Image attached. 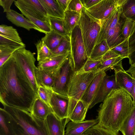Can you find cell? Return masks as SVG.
<instances>
[{"label": "cell", "mask_w": 135, "mask_h": 135, "mask_svg": "<svg viewBox=\"0 0 135 135\" xmlns=\"http://www.w3.org/2000/svg\"><path fill=\"white\" fill-rule=\"evenodd\" d=\"M128 39L124 40L122 42L110 49L118 54L124 58H128L129 55L128 47Z\"/></svg>", "instance_id": "b9f144b4"}, {"label": "cell", "mask_w": 135, "mask_h": 135, "mask_svg": "<svg viewBox=\"0 0 135 135\" xmlns=\"http://www.w3.org/2000/svg\"><path fill=\"white\" fill-rule=\"evenodd\" d=\"M117 86L127 91L131 96L133 86V78L124 69L114 70Z\"/></svg>", "instance_id": "ac0fdd59"}, {"label": "cell", "mask_w": 135, "mask_h": 135, "mask_svg": "<svg viewBox=\"0 0 135 135\" xmlns=\"http://www.w3.org/2000/svg\"></svg>", "instance_id": "f5cc1de1"}, {"label": "cell", "mask_w": 135, "mask_h": 135, "mask_svg": "<svg viewBox=\"0 0 135 135\" xmlns=\"http://www.w3.org/2000/svg\"><path fill=\"white\" fill-rule=\"evenodd\" d=\"M73 70L70 52L68 57L61 68L52 88L54 92L65 98H68L66 92L67 86Z\"/></svg>", "instance_id": "30bf717a"}, {"label": "cell", "mask_w": 135, "mask_h": 135, "mask_svg": "<svg viewBox=\"0 0 135 135\" xmlns=\"http://www.w3.org/2000/svg\"><path fill=\"white\" fill-rule=\"evenodd\" d=\"M119 131L123 135H135V105L122 123Z\"/></svg>", "instance_id": "603a6c76"}, {"label": "cell", "mask_w": 135, "mask_h": 135, "mask_svg": "<svg viewBox=\"0 0 135 135\" xmlns=\"http://www.w3.org/2000/svg\"><path fill=\"white\" fill-rule=\"evenodd\" d=\"M70 120L60 119L53 112L50 114L45 120L49 135H65V126Z\"/></svg>", "instance_id": "4fadbf2b"}, {"label": "cell", "mask_w": 135, "mask_h": 135, "mask_svg": "<svg viewBox=\"0 0 135 135\" xmlns=\"http://www.w3.org/2000/svg\"><path fill=\"white\" fill-rule=\"evenodd\" d=\"M62 10L65 12L68 9L71 0H57Z\"/></svg>", "instance_id": "c3c4849f"}, {"label": "cell", "mask_w": 135, "mask_h": 135, "mask_svg": "<svg viewBox=\"0 0 135 135\" xmlns=\"http://www.w3.org/2000/svg\"><path fill=\"white\" fill-rule=\"evenodd\" d=\"M26 46L0 45V67H1L17 50Z\"/></svg>", "instance_id": "4316f807"}, {"label": "cell", "mask_w": 135, "mask_h": 135, "mask_svg": "<svg viewBox=\"0 0 135 135\" xmlns=\"http://www.w3.org/2000/svg\"><path fill=\"white\" fill-rule=\"evenodd\" d=\"M97 73L96 71L85 72L72 71L66 88L69 100V119L76 104L81 100Z\"/></svg>", "instance_id": "277c9868"}, {"label": "cell", "mask_w": 135, "mask_h": 135, "mask_svg": "<svg viewBox=\"0 0 135 135\" xmlns=\"http://www.w3.org/2000/svg\"><path fill=\"white\" fill-rule=\"evenodd\" d=\"M98 122L97 119L79 122L71 121L67 124L65 135H83L86 131Z\"/></svg>", "instance_id": "e0dca14e"}, {"label": "cell", "mask_w": 135, "mask_h": 135, "mask_svg": "<svg viewBox=\"0 0 135 135\" xmlns=\"http://www.w3.org/2000/svg\"><path fill=\"white\" fill-rule=\"evenodd\" d=\"M78 25L80 29L88 56L89 58L101 29L102 21L87 14L83 7Z\"/></svg>", "instance_id": "5b68a950"}, {"label": "cell", "mask_w": 135, "mask_h": 135, "mask_svg": "<svg viewBox=\"0 0 135 135\" xmlns=\"http://www.w3.org/2000/svg\"><path fill=\"white\" fill-rule=\"evenodd\" d=\"M70 52L65 54L51 56L39 61L37 67L50 71L57 78L61 68L68 57Z\"/></svg>", "instance_id": "8fae6325"}, {"label": "cell", "mask_w": 135, "mask_h": 135, "mask_svg": "<svg viewBox=\"0 0 135 135\" xmlns=\"http://www.w3.org/2000/svg\"><path fill=\"white\" fill-rule=\"evenodd\" d=\"M106 75L105 71L97 73L81 99V100L88 109Z\"/></svg>", "instance_id": "2e32d148"}, {"label": "cell", "mask_w": 135, "mask_h": 135, "mask_svg": "<svg viewBox=\"0 0 135 135\" xmlns=\"http://www.w3.org/2000/svg\"><path fill=\"white\" fill-rule=\"evenodd\" d=\"M16 62L29 80L35 91L38 88L35 76L37 67L35 65L36 59L33 54L25 47L20 49L13 54Z\"/></svg>", "instance_id": "52a82bcc"}, {"label": "cell", "mask_w": 135, "mask_h": 135, "mask_svg": "<svg viewBox=\"0 0 135 135\" xmlns=\"http://www.w3.org/2000/svg\"><path fill=\"white\" fill-rule=\"evenodd\" d=\"M110 50L105 40H104L95 46L89 57L95 59L102 57Z\"/></svg>", "instance_id": "1f68e13d"}, {"label": "cell", "mask_w": 135, "mask_h": 135, "mask_svg": "<svg viewBox=\"0 0 135 135\" xmlns=\"http://www.w3.org/2000/svg\"><path fill=\"white\" fill-rule=\"evenodd\" d=\"M0 135H15L8 122V114L3 109L0 108Z\"/></svg>", "instance_id": "f1b7e54d"}, {"label": "cell", "mask_w": 135, "mask_h": 135, "mask_svg": "<svg viewBox=\"0 0 135 135\" xmlns=\"http://www.w3.org/2000/svg\"><path fill=\"white\" fill-rule=\"evenodd\" d=\"M135 31V21L129 18H126L122 29V34L124 39H129Z\"/></svg>", "instance_id": "ab89813d"}, {"label": "cell", "mask_w": 135, "mask_h": 135, "mask_svg": "<svg viewBox=\"0 0 135 135\" xmlns=\"http://www.w3.org/2000/svg\"><path fill=\"white\" fill-rule=\"evenodd\" d=\"M0 34H2L21 44H24L17 30L11 26L3 24L1 25Z\"/></svg>", "instance_id": "d6a6232c"}, {"label": "cell", "mask_w": 135, "mask_h": 135, "mask_svg": "<svg viewBox=\"0 0 135 135\" xmlns=\"http://www.w3.org/2000/svg\"><path fill=\"white\" fill-rule=\"evenodd\" d=\"M121 16L135 21V0H125L121 7Z\"/></svg>", "instance_id": "83f0119b"}, {"label": "cell", "mask_w": 135, "mask_h": 135, "mask_svg": "<svg viewBox=\"0 0 135 135\" xmlns=\"http://www.w3.org/2000/svg\"><path fill=\"white\" fill-rule=\"evenodd\" d=\"M126 71L127 73L130 74L133 72H135V63L131 65L129 68Z\"/></svg>", "instance_id": "f907efd6"}, {"label": "cell", "mask_w": 135, "mask_h": 135, "mask_svg": "<svg viewBox=\"0 0 135 135\" xmlns=\"http://www.w3.org/2000/svg\"><path fill=\"white\" fill-rule=\"evenodd\" d=\"M37 97L13 55L0 67V101L3 105L30 112Z\"/></svg>", "instance_id": "6da1fadb"}, {"label": "cell", "mask_w": 135, "mask_h": 135, "mask_svg": "<svg viewBox=\"0 0 135 135\" xmlns=\"http://www.w3.org/2000/svg\"><path fill=\"white\" fill-rule=\"evenodd\" d=\"M68 37L69 36H63L51 30L50 32L46 33L41 40L51 50L57 47L62 41Z\"/></svg>", "instance_id": "d4e9b609"}, {"label": "cell", "mask_w": 135, "mask_h": 135, "mask_svg": "<svg viewBox=\"0 0 135 135\" xmlns=\"http://www.w3.org/2000/svg\"><path fill=\"white\" fill-rule=\"evenodd\" d=\"M88 108L81 100L78 102L70 118V120L76 122L84 121Z\"/></svg>", "instance_id": "484cf974"}, {"label": "cell", "mask_w": 135, "mask_h": 135, "mask_svg": "<svg viewBox=\"0 0 135 135\" xmlns=\"http://www.w3.org/2000/svg\"><path fill=\"white\" fill-rule=\"evenodd\" d=\"M83 7L80 0H71L67 9L80 14Z\"/></svg>", "instance_id": "ee69618b"}, {"label": "cell", "mask_w": 135, "mask_h": 135, "mask_svg": "<svg viewBox=\"0 0 135 135\" xmlns=\"http://www.w3.org/2000/svg\"><path fill=\"white\" fill-rule=\"evenodd\" d=\"M3 105L15 135H49L45 120L37 118L30 112Z\"/></svg>", "instance_id": "3957f363"}, {"label": "cell", "mask_w": 135, "mask_h": 135, "mask_svg": "<svg viewBox=\"0 0 135 135\" xmlns=\"http://www.w3.org/2000/svg\"><path fill=\"white\" fill-rule=\"evenodd\" d=\"M81 3L85 9L89 8L95 5L101 0H80Z\"/></svg>", "instance_id": "bcb514c9"}, {"label": "cell", "mask_w": 135, "mask_h": 135, "mask_svg": "<svg viewBox=\"0 0 135 135\" xmlns=\"http://www.w3.org/2000/svg\"><path fill=\"white\" fill-rule=\"evenodd\" d=\"M30 112L37 118L45 120L53 112L50 105L37 96L33 102Z\"/></svg>", "instance_id": "44dd1931"}, {"label": "cell", "mask_w": 135, "mask_h": 135, "mask_svg": "<svg viewBox=\"0 0 135 135\" xmlns=\"http://www.w3.org/2000/svg\"><path fill=\"white\" fill-rule=\"evenodd\" d=\"M119 56H121L113 51L110 49L102 56V61L114 58Z\"/></svg>", "instance_id": "7dc6e473"}, {"label": "cell", "mask_w": 135, "mask_h": 135, "mask_svg": "<svg viewBox=\"0 0 135 135\" xmlns=\"http://www.w3.org/2000/svg\"><path fill=\"white\" fill-rule=\"evenodd\" d=\"M129 64L132 65L135 63V31L129 38L128 42Z\"/></svg>", "instance_id": "60d3db41"}, {"label": "cell", "mask_w": 135, "mask_h": 135, "mask_svg": "<svg viewBox=\"0 0 135 135\" xmlns=\"http://www.w3.org/2000/svg\"><path fill=\"white\" fill-rule=\"evenodd\" d=\"M54 92L52 88L46 86H40L38 87L37 90V96L50 106L51 100Z\"/></svg>", "instance_id": "8d00e7d4"}, {"label": "cell", "mask_w": 135, "mask_h": 135, "mask_svg": "<svg viewBox=\"0 0 135 135\" xmlns=\"http://www.w3.org/2000/svg\"><path fill=\"white\" fill-rule=\"evenodd\" d=\"M80 14L67 9L64 13V19L65 29L70 35L75 27L78 25L80 18Z\"/></svg>", "instance_id": "cb8c5ba5"}, {"label": "cell", "mask_w": 135, "mask_h": 135, "mask_svg": "<svg viewBox=\"0 0 135 135\" xmlns=\"http://www.w3.org/2000/svg\"><path fill=\"white\" fill-rule=\"evenodd\" d=\"M0 45L14 46H25L2 34H0Z\"/></svg>", "instance_id": "7bdbcfd3"}, {"label": "cell", "mask_w": 135, "mask_h": 135, "mask_svg": "<svg viewBox=\"0 0 135 135\" xmlns=\"http://www.w3.org/2000/svg\"><path fill=\"white\" fill-rule=\"evenodd\" d=\"M125 0H101L93 6L85 9L86 12L93 18L103 21L121 6Z\"/></svg>", "instance_id": "ba28073f"}, {"label": "cell", "mask_w": 135, "mask_h": 135, "mask_svg": "<svg viewBox=\"0 0 135 135\" xmlns=\"http://www.w3.org/2000/svg\"><path fill=\"white\" fill-rule=\"evenodd\" d=\"M133 86L131 96L132 98L133 102L135 105V79L133 78Z\"/></svg>", "instance_id": "681fc988"}, {"label": "cell", "mask_w": 135, "mask_h": 135, "mask_svg": "<svg viewBox=\"0 0 135 135\" xmlns=\"http://www.w3.org/2000/svg\"><path fill=\"white\" fill-rule=\"evenodd\" d=\"M37 50V60L39 62L51 57L52 53L47 46L41 40L35 44Z\"/></svg>", "instance_id": "e575fe53"}, {"label": "cell", "mask_w": 135, "mask_h": 135, "mask_svg": "<svg viewBox=\"0 0 135 135\" xmlns=\"http://www.w3.org/2000/svg\"><path fill=\"white\" fill-rule=\"evenodd\" d=\"M83 135H118L100 126L98 123L90 127L83 134Z\"/></svg>", "instance_id": "74e56055"}, {"label": "cell", "mask_w": 135, "mask_h": 135, "mask_svg": "<svg viewBox=\"0 0 135 135\" xmlns=\"http://www.w3.org/2000/svg\"><path fill=\"white\" fill-rule=\"evenodd\" d=\"M125 58L121 56L102 61L100 65L97 68L96 73L106 71L113 69L118 66L122 62V60Z\"/></svg>", "instance_id": "4dcf8cb0"}, {"label": "cell", "mask_w": 135, "mask_h": 135, "mask_svg": "<svg viewBox=\"0 0 135 135\" xmlns=\"http://www.w3.org/2000/svg\"><path fill=\"white\" fill-rule=\"evenodd\" d=\"M48 21L51 30L63 36L70 37L65 29L64 20L49 17Z\"/></svg>", "instance_id": "f546056e"}, {"label": "cell", "mask_w": 135, "mask_h": 135, "mask_svg": "<svg viewBox=\"0 0 135 135\" xmlns=\"http://www.w3.org/2000/svg\"><path fill=\"white\" fill-rule=\"evenodd\" d=\"M35 76L38 87L46 86L53 88L57 77L50 71L37 67Z\"/></svg>", "instance_id": "d6986e66"}, {"label": "cell", "mask_w": 135, "mask_h": 135, "mask_svg": "<svg viewBox=\"0 0 135 135\" xmlns=\"http://www.w3.org/2000/svg\"><path fill=\"white\" fill-rule=\"evenodd\" d=\"M7 19L16 26L23 28L30 31L34 29L38 31L37 27L28 19L24 17L22 14H20L13 10L6 14Z\"/></svg>", "instance_id": "ffe728a7"}, {"label": "cell", "mask_w": 135, "mask_h": 135, "mask_svg": "<svg viewBox=\"0 0 135 135\" xmlns=\"http://www.w3.org/2000/svg\"><path fill=\"white\" fill-rule=\"evenodd\" d=\"M102 57L95 59H91L89 58L83 66L78 71L87 72L96 71L101 64Z\"/></svg>", "instance_id": "f35d334b"}, {"label": "cell", "mask_w": 135, "mask_h": 135, "mask_svg": "<svg viewBox=\"0 0 135 135\" xmlns=\"http://www.w3.org/2000/svg\"><path fill=\"white\" fill-rule=\"evenodd\" d=\"M48 17L64 20L65 12L60 6L57 0H39Z\"/></svg>", "instance_id": "7402d4cb"}, {"label": "cell", "mask_w": 135, "mask_h": 135, "mask_svg": "<svg viewBox=\"0 0 135 135\" xmlns=\"http://www.w3.org/2000/svg\"><path fill=\"white\" fill-rule=\"evenodd\" d=\"M122 5L115 9L108 19L102 21L101 29L95 45L105 40L106 35L110 30L126 19L121 16V7Z\"/></svg>", "instance_id": "5bb4252c"}, {"label": "cell", "mask_w": 135, "mask_h": 135, "mask_svg": "<svg viewBox=\"0 0 135 135\" xmlns=\"http://www.w3.org/2000/svg\"><path fill=\"white\" fill-rule=\"evenodd\" d=\"M132 77L135 79V72H133L130 74Z\"/></svg>", "instance_id": "816d5d0a"}, {"label": "cell", "mask_w": 135, "mask_h": 135, "mask_svg": "<svg viewBox=\"0 0 135 135\" xmlns=\"http://www.w3.org/2000/svg\"><path fill=\"white\" fill-rule=\"evenodd\" d=\"M71 51L70 37L62 41L55 48L51 50V56L65 54Z\"/></svg>", "instance_id": "d590c367"}, {"label": "cell", "mask_w": 135, "mask_h": 135, "mask_svg": "<svg viewBox=\"0 0 135 135\" xmlns=\"http://www.w3.org/2000/svg\"><path fill=\"white\" fill-rule=\"evenodd\" d=\"M134 105L126 90L120 88L113 89L99 106L98 124L118 134L122 124Z\"/></svg>", "instance_id": "7a4b0ae2"}, {"label": "cell", "mask_w": 135, "mask_h": 135, "mask_svg": "<svg viewBox=\"0 0 135 135\" xmlns=\"http://www.w3.org/2000/svg\"><path fill=\"white\" fill-rule=\"evenodd\" d=\"M14 4L22 14L25 13L43 21H48L46 12L39 0H15Z\"/></svg>", "instance_id": "9c48e42d"}, {"label": "cell", "mask_w": 135, "mask_h": 135, "mask_svg": "<svg viewBox=\"0 0 135 135\" xmlns=\"http://www.w3.org/2000/svg\"><path fill=\"white\" fill-rule=\"evenodd\" d=\"M70 55L73 70L78 71L87 61L88 57L78 25L74 29L70 36Z\"/></svg>", "instance_id": "8992f818"}, {"label": "cell", "mask_w": 135, "mask_h": 135, "mask_svg": "<svg viewBox=\"0 0 135 135\" xmlns=\"http://www.w3.org/2000/svg\"><path fill=\"white\" fill-rule=\"evenodd\" d=\"M14 0H0V5L3 9V12L7 13L10 12V7Z\"/></svg>", "instance_id": "f6af8a7d"}, {"label": "cell", "mask_w": 135, "mask_h": 135, "mask_svg": "<svg viewBox=\"0 0 135 135\" xmlns=\"http://www.w3.org/2000/svg\"><path fill=\"white\" fill-rule=\"evenodd\" d=\"M22 14L37 27L38 31L45 34L51 30L48 21H42L25 13Z\"/></svg>", "instance_id": "836d02e7"}, {"label": "cell", "mask_w": 135, "mask_h": 135, "mask_svg": "<svg viewBox=\"0 0 135 135\" xmlns=\"http://www.w3.org/2000/svg\"><path fill=\"white\" fill-rule=\"evenodd\" d=\"M118 88H119L116 84L115 75H106L89 109H90L96 104L103 102L112 90Z\"/></svg>", "instance_id": "7c38bea8"}, {"label": "cell", "mask_w": 135, "mask_h": 135, "mask_svg": "<svg viewBox=\"0 0 135 135\" xmlns=\"http://www.w3.org/2000/svg\"><path fill=\"white\" fill-rule=\"evenodd\" d=\"M50 106L53 112L59 118L68 119V98L62 97L54 92L51 100Z\"/></svg>", "instance_id": "9a60e30c"}]
</instances>
